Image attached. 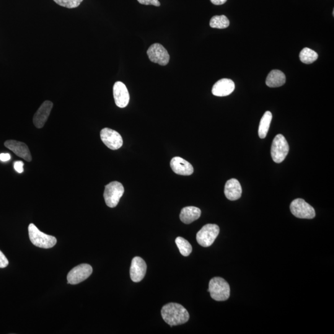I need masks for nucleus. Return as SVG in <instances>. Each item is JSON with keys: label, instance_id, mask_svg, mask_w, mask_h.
Wrapping results in <instances>:
<instances>
[{"label": "nucleus", "instance_id": "nucleus-1", "mask_svg": "<svg viewBox=\"0 0 334 334\" xmlns=\"http://www.w3.org/2000/svg\"><path fill=\"white\" fill-rule=\"evenodd\" d=\"M161 315L165 322L170 326L183 325L190 319L188 311L176 303H170L163 307Z\"/></svg>", "mask_w": 334, "mask_h": 334}, {"label": "nucleus", "instance_id": "nucleus-2", "mask_svg": "<svg viewBox=\"0 0 334 334\" xmlns=\"http://www.w3.org/2000/svg\"><path fill=\"white\" fill-rule=\"evenodd\" d=\"M208 291L212 299L217 302L226 301L230 297L229 284L221 278L212 279L209 282Z\"/></svg>", "mask_w": 334, "mask_h": 334}, {"label": "nucleus", "instance_id": "nucleus-3", "mask_svg": "<svg viewBox=\"0 0 334 334\" xmlns=\"http://www.w3.org/2000/svg\"><path fill=\"white\" fill-rule=\"evenodd\" d=\"M28 230L30 242L36 247L48 249L56 245L57 241L55 237L44 234L34 224H30Z\"/></svg>", "mask_w": 334, "mask_h": 334}, {"label": "nucleus", "instance_id": "nucleus-4", "mask_svg": "<svg viewBox=\"0 0 334 334\" xmlns=\"http://www.w3.org/2000/svg\"><path fill=\"white\" fill-rule=\"evenodd\" d=\"M125 189L122 184L118 181H112L105 186L103 197L106 204L109 208H115L118 205L121 197L123 196Z\"/></svg>", "mask_w": 334, "mask_h": 334}, {"label": "nucleus", "instance_id": "nucleus-5", "mask_svg": "<svg viewBox=\"0 0 334 334\" xmlns=\"http://www.w3.org/2000/svg\"><path fill=\"white\" fill-rule=\"evenodd\" d=\"M220 229L216 224H207L197 233L196 240L199 245L209 247L213 244L219 234Z\"/></svg>", "mask_w": 334, "mask_h": 334}, {"label": "nucleus", "instance_id": "nucleus-6", "mask_svg": "<svg viewBox=\"0 0 334 334\" xmlns=\"http://www.w3.org/2000/svg\"><path fill=\"white\" fill-rule=\"evenodd\" d=\"M289 152V146L282 134H279L274 138L271 147V156L274 162L280 164L286 159Z\"/></svg>", "mask_w": 334, "mask_h": 334}, {"label": "nucleus", "instance_id": "nucleus-7", "mask_svg": "<svg viewBox=\"0 0 334 334\" xmlns=\"http://www.w3.org/2000/svg\"><path fill=\"white\" fill-rule=\"evenodd\" d=\"M290 208L292 214L297 218L312 219L316 216L315 209L303 199H295Z\"/></svg>", "mask_w": 334, "mask_h": 334}, {"label": "nucleus", "instance_id": "nucleus-8", "mask_svg": "<svg viewBox=\"0 0 334 334\" xmlns=\"http://www.w3.org/2000/svg\"><path fill=\"white\" fill-rule=\"evenodd\" d=\"M93 269L91 266L87 264H82L75 267L67 276L68 284L76 285L83 282L89 278L92 273Z\"/></svg>", "mask_w": 334, "mask_h": 334}, {"label": "nucleus", "instance_id": "nucleus-9", "mask_svg": "<svg viewBox=\"0 0 334 334\" xmlns=\"http://www.w3.org/2000/svg\"><path fill=\"white\" fill-rule=\"evenodd\" d=\"M150 60L161 66H165L170 60L169 53L161 44L154 43L147 51Z\"/></svg>", "mask_w": 334, "mask_h": 334}, {"label": "nucleus", "instance_id": "nucleus-10", "mask_svg": "<svg viewBox=\"0 0 334 334\" xmlns=\"http://www.w3.org/2000/svg\"><path fill=\"white\" fill-rule=\"evenodd\" d=\"M100 138L106 146L111 150H117L123 146L122 137L117 131L108 128L100 131Z\"/></svg>", "mask_w": 334, "mask_h": 334}, {"label": "nucleus", "instance_id": "nucleus-11", "mask_svg": "<svg viewBox=\"0 0 334 334\" xmlns=\"http://www.w3.org/2000/svg\"><path fill=\"white\" fill-rule=\"evenodd\" d=\"M53 105L51 101L46 100L36 111L33 118V123L36 128H42L45 125L52 110Z\"/></svg>", "mask_w": 334, "mask_h": 334}, {"label": "nucleus", "instance_id": "nucleus-12", "mask_svg": "<svg viewBox=\"0 0 334 334\" xmlns=\"http://www.w3.org/2000/svg\"><path fill=\"white\" fill-rule=\"evenodd\" d=\"M113 90L116 106L120 108L126 107L129 102V94L125 84L122 82H116Z\"/></svg>", "mask_w": 334, "mask_h": 334}, {"label": "nucleus", "instance_id": "nucleus-13", "mask_svg": "<svg viewBox=\"0 0 334 334\" xmlns=\"http://www.w3.org/2000/svg\"><path fill=\"white\" fill-rule=\"evenodd\" d=\"M4 146L13 152L18 157L22 158L25 161L30 162L32 160L29 149L24 142L15 140H8L4 142Z\"/></svg>", "mask_w": 334, "mask_h": 334}, {"label": "nucleus", "instance_id": "nucleus-14", "mask_svg": "<svg viewBox=\"0 0 334 334\" xmlns=\"http://www.w3.org/2000/svg\"><path fill=\"white\" fill-rule=\"evenodd\" d=\"M146 271L147 265L144 260L138 256L133 259L130 268L132 281L134 282H141L146 275Z\"/></svg>", "mask_w": 334, "mask_h": 334}, {"label": "nucleus", "instance_id": "nucleus-15", "mask_svg": "<svg viewBox=\"0 0 334 334\" xmlns=\"http://www.w3.org/2000/svg\"><path fill=\"white\" fill-rule=\"evenodd\" d=\"M170 167L178 175L189 176L192 175L194 172L192 165L180 157H175L171 160Z\"/></svg>", "mask_w": 334, "mask_h": 334}, {"label": "nucleus", "instance_id": "nucleus-16", "mask_svg": "<svg viewBox=\"0 0 334 334\" xmlns=\"http://www.w3.org/2000/svg\"><path fill=\"white\" fill-rule=\"evenodd\" d=\"M234 82L229 79H222L217 81L212 87V92L217 97H225L234 91Z\"/></svg>", "mask_w": 334, "mask_h": 334}, {"label": "nucleus", "instance_id": "nucleus-17", "mask_svg": "<svg viewBox=\"0 0 334 334\" xmlns=\"http://www.w3.org/2000/svg\"><path fill=\"white\" fill-rule=\"evenodd\" d=\"M224 193L230 201H236L242 196V188L239 181L232 178L227 181L225 186Z\"/></svg>", "mask_w": 334, "mask_h": 334}, {"label": "nucleus", "instance_id": "nucleus-18", "mask_svg": "<svg viewBox=\"0 0 334 334\" xmlns=\"http://www.w3.org/2000/svg\"><path fill=\"white\" fill-rule=\"evenodd\" d=\"M201 215L200 209L194 206L185 207L181 210L180 219L184 224H190L198 220L201 217Z\"/></svg>", "mask_w": 334, "mask_h": 334}, {"label": "nucleus", "instance_id": "nucleus-19", "mask_svg": "<svg viewBox=\"0 0 334 334\" xmlns=\"http://www.w3.org/2000/svg\"><path fill=\"white\" fill-rule=\"evenodd\" d=\"M286 77L280 70H273L267 77L266 84L269 87H279L286 83Z\"/></svg>", "mask_w": 334, "mask_h": 334}, {"label": "nucleus", "instance_id": "nucleus-20", "mask_svg": "<svg viewBox=\"0 0 334 334\" xmlns=\"http://www.w3.org/2000/svg\"><path fill=\"white\" fill-rule=\"evenodd\" d=\"M272 119L273 115L269 111H266L261 118L258 130L259 136L261 139H265L268 134Z\"/></svg>", "mask_w": 334, "mask_h": 334}, {"label": "nucleus", "instance_id": "nucleus-21", "mask_svg": "<svg viewBox=\"0 0 334 334\" xmlns=\"http://www.w3.org/2000/svg\"><path fill=\"white\" fill-rule=\"evenodd\" d=\"M318 58V55L316 51L309 48L303 49L300 53V59L303 63L312 64Z\"/></svg>", "mask_w": 334, "mask_h": 334}, {"label": "nucleus", "instance_id": "nucleus-22", "mask_svg": "<svg viewBox=\"0 0 334 334\" xmlns=\"http://www.w3.org/2000/svg\"><path fill=\"white\" fill-rule=\"evenodd\" d=\"M229 19L224 15H215L210 20V26L212 28H225L229 26Z\"/></svg>", "mask_w": 334, "mask_h": 334}, {"label": "nucleus", "instance_id": "nucleus-23", "mask_svg": "<svg viewBox=\"0 0 334 334\" xmlns=\"http://www.w3.org/2000/svg\"><path fill=\"white\" fill-rule=\"evenodd\" d=\"M176 244H177L180 252L183 256H188L192 252L193 248L190 243L182 237H177L175 240Z\"/></svg>", "mask_w": 334, "mask_h": 334}, {"label": "nucleus", "instance_id": "nucleus-24", "mask_svg": "<svg viewBox=\"0 0 334 334\" xmlns=\"http://www.w3.org/2000/svg\"><path fill=\"white\" fill-rule=\"evenodd\" d=\"M53 1L59 6L72 9L78 7L83 0H53Z\"/></svg>", "mask_w": 334, "mask_h": 334}, {"label": "nucleus", "instance_id": "nucleus-25", "mask_svg": "<svg viewBox=\"0 0 334 334\" xmlns=\"http://www.w3.org/2000/svg\"><path fill=\"white\" fill-rule=\"evenodd\" d=\"M140 4L144 5H153L155 6H160V2L159 0H138Z\"/></svg>", "mask_w": 334, "mask_h": 334}, {"label": "nucleus", "instance_id": "nucleus-26", "mask_svg": "<svg viewBox=\"0 0 334 334\" xmlns=\"http://www.w3.org/2000/svg\"><path fill=\"white\" fill-rule=\"evenodd\" d=\"M9 265L8 260H7L6 256L0 251V268H6Z\"/></svg>", "mask_w": 334, "mask_h": 334}, {"label": "nucleus", "instance_id": "nucleus-27", "mask_svg": "<svg viewBox=\"0 0 334 334\" xmlns=\"http://www.w3.org/2000/svg\"><path fill=\"white\" fill-rule=\"evenodd\" d=\"M23 166H24V163L21 161L15 162L14 164V168L15 170L19 173H21L24 172V168H23Z\"/></svg>", "mask_w": 334, "mask_h": 334}, {"label": "nucleus", "instance_id": "nucleus-28", "mask_svg": "<svg viewBox=\"0 0 334 334\" xmlns=\"http://www.w3.org/2000/svg\"><path fill=\"white\" fill-rule=\"evenodd\" d=\"M11 159V156L9 154H0V160L1 162H7Z\"/></svg>", "mask_w": 334, "mask_h": 334}, {"label": "nucleus", "instance_id": "nucleus-29", "mask_svg": "<svg viewBox=\"0 0 334 334\" xmlns=\"http://www.w3.org/2000/svg\"><path fill=\"white\" fill-rule=\"evenodd\" d=\"M227 0H211L212 4L215 5H222L226 2Z\"/></svg>", "mask_w": 334, "mask_h": 334}]
</instances>
